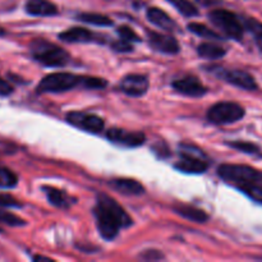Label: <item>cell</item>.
Returning <instances> with one entry per match:
<instances>
[{"label":"cell","mask_w":262,"mask_h":262,"mask_svg":"<svg viewBox=\"0 0 262 262\" xmlns=\"http://www.w3.org/2000/svg\"><path fill=\"white\" fill-rule=\"evenodd\" d=\"M147 41L151 49L155 51L163 54H169V55H174L181 51V46H179L178 40L174 36L166 35V33L156 32V31L147 30Z\"/></svg>","instance_id":"30bf717a"},{"label":"cell","mask_w":262,"mask_h":262,"mask_svg":"<svg viewBox=\"0 0 262 262\" xmlns=\"http://www.w3.org/2000/svg\"><path fill=\"white\" fill-rule=\"evenodd\" d=\"M112 48L113 50L118 51V53H130V51H133V43L119 37V40L113 41Z\"/></svg>","instance_id":"1f68e13d"},{"label":"cell","mask_w":262,"mask_h":262,"mask_svg":"<svg viewBox=\"0 0 262 262\" xmlns=\"http://www.w3.org/2000/svg\"><path fill=\"white\" fill-rule=\"evenodd\" d=\"M188 30L191 31V32H193L194 35L200 36V37L209 38V40H215V41L223 40V36H220L219 33L215 32L214 30H211V28L207 27V26L202 25V23H197V22L189 23Z\"/></svg>","instance_id":"cb8c5ba5"},{"label":"cell","mask_w":262,"mask_h":262,"mask_svg":"<svg viewBox=\"0 0 262 262\" xmlns=\"http://www.w3.org/2000/svg\"><path fill=\"white\" fill-rule=\"evenodd\" d=\"M32 260L33 261H49V262H53L54 260L53 258H50V257H45V256H33L32 257Z\"/></svg>","instance_id":"d590c367"},{"label":"cell","mask_w":262,"mask_h":262,"mask_svg":"<svg viewBox=\"0 0 262 262\" xmlns=\"http://www.w3.org/2000/svg\"><path fill=\"white\" fill-rule=\"evenodd\" d=\"M228 146H230L234 150L245 152L247 155L256 156V158H262V151L257 145L252 142H247V141H233V142H228Z\"/></svg>","instance_id":"484cf974"},{"label":"cell","mask_w":262,"mask_h":262,"mask_svg":"<svg viewBox=\"0 0 262 262\" xmlns=\"http://www.w3.org/2000/svg\"><path fill=\"white\" fill-rule=\"evenodd\" d=\"M211 72L215 76L219 77L220 79H224L225 82L233 84V86H237L243 90H248V91L257 90V83H256L255 78L246 71H241V69H225L222 68V67H214L211 69Z\"/></svg>","instance_id":"ba28073f"},{"label":"cell","mask_w":262,"mask_h":262,"mask_svg":"<svg viewBox=\"0 0 262 262\" xmlns=\"http://www.w3.org/2000/svg\"><path fill=\"white\" fill-rule=\"evenodd\" d=\"M146 17L150 20L152 25L158 26L161 30L169 31V32H174V31H178V25L174 19H171L170 15L166 12H164L163 9L156 7L148 8L147 12H146Z\"/></svg>","instance_id":"2e32d148"},{"label":"cell","mask_w":262,"mask_h":262,"mask_svg":"<svg viewBox=\"0 0 262 262\" xmlns=\"http://www.w3.org/2000/svg\"><path fill=\"white\" fill-rule=\"evenodd\" d=\"M173 211L178 214L179 216L194 223H206L210 219L209 214H206V211L197 209V207L192 206V205L176 204L173 206Z\"/></svg>","instance_id":"ac0fdd59"},{"label":"cell","mask_w":262,"mask_h":262,"mask_svg":"<svg viewBox=\"0 0 262 262\" xmlns=\"http://www.w3.org/2000/svg\"><path fill=\"white\" fill-rule=\"evenodd\" d=\"M150 82L143 74H128L120 81V90L128 96L140 97L147 92Z\"/></svg>","instance_id":"4fadbf2b"},{"label":"cell","mask_w":262,"mask_h":262,"mask_svg":"<svg viewBox=\"0 0 262 262\" xmlns=\"http://www.w3.org/2000/svg\"><path fill=\"white\" fill-rule=\"evenodd\" d=\"M109 184L113 189L125 196H140L145 193V187L136 179L117 178L113 179Z\"/></svg>","instance_id":"e0dca14e"},{"label":"cell","mask_w":262,"mask_h":262,"mask_svg":"<svg viewBox=\"0 0 262 262\" xmlns=\"http://www.w3.org/2000/svg\"><path fill=\"white\" fill-rule=\"evenodd\" d=\"M25 12L32 17H53L59 10L50 0H27L25 4Z\"/></svg>","instance_id":"9a60e30c"},{"label":"cell","mask_w":262,"mask_h":262,"mask_svg":"<svg viewBox=\"0 0 262 262\" xmlns=\"http://www.w3.org/2000/svg\"><path fill=\"white\" fill-rule=\"evenodd\" d=\"M171 87L179 94L189 97H201L207 94V87L193 76H186L176 79L171 83Z\"/></svg>","instance_id":"7c38bea8"},{"label":"cell","mask_w":262,"mask_h":262,"mask_svg":"<svg viewBox=\"0 0 262 262\" xmlns=\"http://www.w3.org/2000/svg\"><path fill=\"white\" fill-rule=\"evenodd\" d=\"M17 173L8 166L0 164V189H12L18 186Z\"/></svg>","instance_id":"44dd1931"},{"label":"cell","mask_w":262,"mask_h":262,"mask_svg":"<svg viewBox=\"0 0 262 262\" xmlns=\"http://www.w3.org/2000/svg\"><path fill=\"white\" fill-rule=\"evenodd\" d=\"M181 159L174 164V168L182 173L202 174L209 169L210 163L200 148L188 145H181Z\"/></svg>","instance_id":"8992f818"},{"label":"cell","mask_w":262,"mask_h":262,"mask_svg":"<svg viewBox=\"0 0 262 262\" xmlns=\"http://www.w3.org/2000/svg\"><path fill=\"white\" fill-rule=\"evenodd\" d=\"M243 23H245L246 30L253 36V40H255L258 50L262 53V23L255 18H246Z\"/></svg>","instance_id":"603a6c76"},{"label":"cell","mask_w":262,"mask_h":262,"mask_svg":"<svg viewBox=\"0 0 262 262\" xmlns=\"http://www.w3.org/2000/svg\"><path fill=\"white\" fill-rule=\"evenodd\" d=\"M106 137L123 147H138L146 141V136L142 132H130L120 128H110L106 132Z\"/></svg>","instance_id":"8fae6325"},{"label":"cell","mask_w":262,"mask_h":262,"mask_svg":"<svg viewBox=\"0 0 262 262\" xmlns=\"http://www.w3.org/2000/svg\"><path fill=\"white\" fill-rule=\"evenodd\" d=\"M77 19L87 23V25L101 26V27L113 25L112 18H109L107 15L100 14V13H81V14L77 15Z\"/></svg>","instance_id":"7402d4cb"},{"label":"cell","mask_w":262,"mask_h":262,"mask_svg":"<svg viewBox=\"0 0 262 262\" xmlns=\"http://www.w3.org/2000/svg\"><path fill=\"white\" fill-rule=\"evenodd\" d=\"M5 35H7V30L0 26V37H3V36H5Z\"/></svg>","instance_id":"8d00e7d4"},{"label":"cell","mask_w":262,"mask_h":262,"mask_svg":"<svg viewBox=\"0 0 262 262\" xmlns=\"http://www.w3.org/2000/svg\"><path fill=\"white\" fill-rule=\"evenodd\" d=\"M67 120L74 127L90 133H101L105 127L104 119L95 114L83 112H71L67 114Z\"/></svg>","instance_id":"9c48e42d"},{"label":"cell","mask_w":262,"mask_h":262,"mask_svg":"<svg viewBox=\"0 0 262 262\" xmlns=\"http://www.w3.org/2000/svg\"><path fill=\"white\" fill-rule=\"evenodd\" d=\"M42 189L43 192H45L46 197H48L49 202H50L53 206L67 210L73 205L74 200L72 199L67 192L61 191V189H58V188H54V187H49V186L42 187Z\"/></svg>","instance_id":"d6986e66"},{"label":"cell","mask_w":262,"mask_h":262,"mask_svg":"<svg viewBox=\"0 0 262 262\" xmlns=\"http://www.w3.org/2000/svg\"><path fill=\"white\" fill-rule=\"evenodd\" d=\"M0 207H3V209H20V207H23V204L12 194L0 192Z\"/></svg>","instance_id":"f546056e"},{"label":"cell","mask_w":262,"mask_h":262,"mask_svg":"<svg viewBox=\"0 0 262 262\" xmlns=\"http://www.w3.org/2000/svg\"><path fill=\"white\" fill-rule=\"evenodd\" d=\"M117 32L119 37L123 38V40H127L129 42H141V37L138 36V33L133 28H130L129 26H119L117 28Z\"/></svg>","instance_id":"f1b7e54d"},{"label":"cell","mask_w":262,"mask_h":262,"mask_svg":"<svg viewBox=\"0 0 262 262\" xmlns=\"http://www.w3.org/2000/svg\"><path fill=\"white\" fill-rule=\"evenodd\" d=\"M0 223L13 228H19L27 225V222L25 219L18 216L14 212L8 211L7 209H3V207H0Z\"/></svg>","instance_id":"4316f807"},{"label":"cell","mask_w":262,"mask_h":262,"mask_svg":"<svg viewBox=\"0 0 262 262\" xmlns=\"http://www.w3.org/2000/svg\"><path fill=\"white\" fill-rule=\"evenodd\" d=\"M30 54L33 60L45 67H64L71 60L68 51L43 38H36L30 43Z\"/></svg>","instance_id":"7a4b0ae2"},{"label":"cell","mask_w":262,"mask_h":262,"mask_svg":"<svg viewBox=\"0 0 262 262\" xmlns=\"http://www.w3.org/2000/svg\"><path fill=\"white\" fill-rule=\"evenodd\" d=\"M243 193L247 194L251 200H253L257 204L262 205V184H255V186H247L239 188Z\"/></svg>","instance_id":"4dcf8cb0"},{"label":"cell","mask_w":262,"mask_h":262,"mask_svg":"<svg viewBox=\"0 0 262 262\" xmlns=\"http://www.w3.org/2000/svg\"><path fill=\"white\" fill-rule=\"evenodd\" d=\"M197 53L201 58L214 60V59L223 58L227 54V49L214 42H202L197 48Z\"/></svg>","instance_id":"ffe728a7"},{"label":"cell","mask_w":262,"mask_h":262,"mask_svg":"<svg viewBox=\"0 0 262 262\" xmlns=\"http://www.w3.org/2000/svg\"><path fill=\"white\" fill-rule=\"evenodd\" d=\"M94 215L100 235L106 241L115 239L120 230L133 224L132 217L127 211L114 199L105 193L97 194Z\"/></svg>","instance_id":"6da1fadb"},{"label":"cell","mask_w":262,"mask_h":262,"mask_svg":"<svg viewBox=\"0 0 262 262\" xmlns=\"http://www.w3.org/2000/svg\"><path fill=\"white\" fill-rule=\"evenodd\" d=\"M81 86L90 90H104L107 86V81L99 77H82Z\"/></svg>","instance_id":"83f0119b"},{"label":"cell","mask_w":262,"mask_h":262,"mask_svg":"<svg viewBox=\"0 0 262 262\" xmlns=\"http://www.w3.org/2000/svg\"><path fill=\"white\" fill-rule=\"evenodd\" d=\"M209 19L228 38L237 41L242 40L245 33V23L235 13L227 9H214L209 13Z\"/></svg>","instance_id":"277c9868"},{"label":"cell","mask_w":262,"mask_h":262,"mask_svg":"<svg viewBox=\"0 0 262 262\" xmlns=\"http://www.w3.org/2000/svg\"><path fill=\"white\" fill-rule=\"evenodd\" d=\"M196 2L204 7H212L215 4H219L220 0H196Z\"/></svg>","instance_id":"e575fe53"},{"label":"cell","mask_w":262,"mask_h":262,"mask_svg":"<svg viewBox=\"0 0 262 262\" xmlns=\"http://www.w3.org/2000/svg\"><path fill=\"white\" fill-rule=\"evenodd\" d=\"M168 3H170L177 10H178L181 14H183L184 17H196L199 15V8L193 4L189 0H166Z\"/></svg>","instance_id":"d4e9b609"},{"label":"cell","mask_w":262,"mask_h":262,"mask_svg":"<svg viewBox=\"0 0 262 262\" xmlns=\"http://www.w3.org/2000/svg\"><path fill=\"white\" fill-rule=\"evenodd\" d=\"M246 115V110L237 102L222 101L212 105L207 110V120L214 124H230L242 119Z\"/></svg>","instance_id":"52a82bcc"},{"label":"cell","mask_w":262,"mask_h":262,"mask_svg":"<svg viewBox=\"0 0 262 262\" xmlns=\"http://www.w3.org/2000/svg\"><path fill=\"white\" fill-rule=\"evenodd\" d=\"M140 257L142 258V260H146V261H155V260H163L164 255L160 252V251L148 250V251H145V252H143Z\"/></svg>","instance_id":"836d02e7"},{"label":"cell","mask_w":262,"mask_h":262,"mask_svg":"<svg viewBox=\"0 0 262 262\" xmlns=\"http://www.w3.org/2000/svg\"><path fill=\"white\" fill-rule=\"evenodd\" d=\"M217 176L227 183L234 184L238 189L262 184V171L243 164H223L217 169Z\"/></svg>","instance_id":"3957f363"},{"label":"cell","mask_w":262,"mask_h":262,"mask_svg":"<svg viewBox=\"0 0 262 262\" xmlns=\"http://www.w3.org/2000/svg\"><path fill=\"white\" fill-rule=\"evenodd\" d=\"M100 36L94 33L92 31L87 30L84 27H72L69 30L63 31L59 33V38L64 42H72V43H87V42H95V41H102L100 40Z\"/></svg>","instance_id":"5bb4252c"},{"label":"cell","mask_w":262,"mask_h":262,"mask_svg":"<svg viewBox=\"0 0 262 262\" xmlns=\"http://www.w3.org/2000/svg\"><path fill=\"white\" fill-rule=\"evenodd\" d=\"M82 76L68 73V72H56V73L48 74L40 81L36 87L37 94H58L66 92L81 86Z\"/></svg>","instance_id":"5b68a950"},{"label":"cell","mask_w":262,"mask_h":262,"mask_svg":"<svg viewBox=\"0 0 262 262\" xmlns=\"http://www.w3.org/2000/svg\"><path fill=\"white\" fill-rule=\"evenodd\" d=\"M14 92V87L10 83L9 81H7L5 78L0 77V97H8L10 95H13Z\"/></svg>","instance_id":"d6a6232c"}]
</instances>
